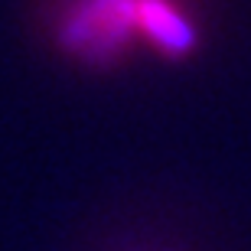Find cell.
<instances>
[{"instance_id": "1", "label": "cell", "mask_w": 251, "mask_h": 251, "mask_svg": "<svg viewBox=\"0 0 251 251\" xmlns=\"http://www.w3.org/2000/svg\"><path fill=\"white\" fill-rule=\"evenodd\" d=\"M59 36L82 59H111L130 39L163 52L193 49V26L170 0H75Z\"/></svg>"}]
</instances>
